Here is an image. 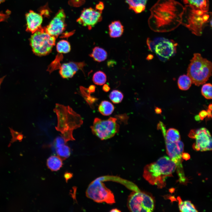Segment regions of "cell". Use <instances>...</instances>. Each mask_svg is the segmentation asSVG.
<instances>
[{"label":"cell","instance_id":"21","mask_svg":"<svg viewBox=\"0 0 212 212\" xmlns=\"http://www.w3.org/2000/svg\"><path fill=\"white\" fill-rule=\"evenodd\" d=\"M47 164L48 168L51 170L57 171L62 166V160L58 156L52 155L47 159Z\"/></svg>","mask_w":212,"mask_h":212},{"label":"cell","instance_id":"36","mask_svg":"<svg viewBox=\"0 0 212 212\" xmlns=\"http://www.w3.org/2000/svg\"><path fill=\"white\" fill-rule=\"evenodd\" d=\"M102 90L105 92H108L110 90V87L107 84H105L102 87Z\"/></svg>","mask_w":212,"mask_h":212},{"label":"cell","instance_id":"2","mask_svg":"<svg viewBox=\"0 0 212 212\" xmlns=\"http://www.w3.org/2000/svg\"><path fill=\"white\" fill-rule=\"evenodd\" d=\"M57 118L56 130L61 133L65 142L74 140L73 130L80 127L83 123L81 116L69 106L56 104L54 110Z\"/></svg>","mask_w":212,"mask_h":212},{"label":"cell","instance_id":"43","mask_svg":"<svg viewBox=\"0 0 212 212\" xmlns=\"http://www.w3.org/2000/svg\"><path fill=\"white\" fill-rule=\"evenodd\" d=\"M195 118L196 121H199L200 120V118L199 115H196V116H195Z\"/></svg>","mask_w":212,"mask_h":212},{"label":"cell","instance_id":"7","mask_svg":"<svg viewBox=\"0 0 212 212\" xmlns=\"http://www.w3.org/2000/svg\"><path fill=\"white\" fill-rule=\"evenodd\" d=\"M117 120L116 118L112 117L106 120L95 118L93 125L90 127L92 133L101 140L111 138L119 131V126Z\"/></svg>","mask_w":212,"mask_h":212},{"label":"cell","instance_id":"38","mask_svg":"<svg viewBox=\"0 0 212 212\" xmlns=\"http://www.w3.org/2000/svg\"><path fill=\"white\" fill-rule=\"evenodd\" d=\"M95 87L94 85H91L88 89L89 92H94L95 90Z\"/></svg>","mask_w":212,"mask_h":212},{"label":"cell","instance_id":"13","mask_svg":"<svg viewBox=\"0 0 212 212\" xmlns=\"http://www.w3.org/2000/svg\"><path fill=\"white\" fill-rule=\"evenodd\" d=\"M166 151L170 159L177 166L181 165V161L183 151L184 144L180 140L173 142L165 141Z\"/></svg>","mask_w":212,"mask_h":212},{"label":"cell","instance_id":"14","mask_svg":"<svg viewBox=\"0 0 212 212\" xmlns=\"http://www.w3.org/2000/svg\"><path fill=\"white\" fill-rule=\"evenodd\" d=\"M143 176L149 183L152 184L158 183L162 176L159 165L154 162L146 165L144 168Z\"/></svg>","mask_w":212,"mask_h":212},{"label":"cell","instance_id":"44","mask_svg":"<svg viewBox=\"0 0 212 212\" xmlns=\"http://www.w3.org/2000/svg\"><path fill=\"white\" fill-rule=\"evenodd\" d=\"M110 211V212H120V211L119 210H118V209H117L115 208V209H112Z\"/></svg>","mask_w":212,"mask_h":212},{"label":"cell","instance_id":"10","mask_svg":"<svg viewBox=\"0 0 212 212\" xmlns=\"http://www.w3.org/2000/svg\"><path fill=\"white\" fill-rule=\"evenodd\" d=\"M194 139L196 142L193 148L196 151H201L212 150V138L210 132L204 127L196 130Z\"/></svg>","mask_w":212,"mask_h":212},{"label":"cell","instance_id":"46","mask_svg":"<svg viewBox=\"0 0 212 212\" xmlns=\"http://www.w3.org/2000/svg\"><path fill=\"white\" fill-rule=\"evenodd\" d=\"M5 0H0V4L4 2Z\"/></svg>","mask_w":212,"mask_h":212},{"label":"cell","instance_id":"4","mask_svg":"<svg viewBox=\"0 0 212 212\" xmlns=\"http://www.w3.org/2000/svg\"><path fill=\"white\" fill-rule=\"evenodd\" d=\"M209 17L210 14L208 12L186 5L184 7L181 24L193 34L200 36L202 33L203 24L208 21Z\"/></svg>","mask_w":212,"mask_h":212},{"label":"cell","instance_id":"29","mask_svg":"<svg viewBox=\"0 0 212 212\" xmlns=\"http://www.w3.org/2000/svg\"><path fill=\"white\" fill-rule=\"evenodd\" d=\"M57 51L61 53H67L71 50V46L69 42L65 40L59 41L56 45Z\"/></svg>","mask_w":212,"mask_h":212},{"label":"cell","instance_id":"27","mask_svg":"<svg viewBox=\"0 0 212 212\" xmlns=\"http://www.w3.org/2000/svg\"><path fill=\"white\" fill-rule=\"evenodd\" d=\"M57 154L62 160L68 158L71 154L70 148L65 144L56 148Z\"/></svg>","mask_w":212,"mask_h":212},{"label":"cell","instance_id":"3","mask_svg":"<svg viewBox=\"0 0 212 212\" xmlns=\"http://www.w3.org/2000/svg\"><path fill=\"white\" fill-rule=\"evenodd\" d=\"M211 62L199 53L194 54L187 69V75L192 83L199 86L205 83L211 76Z\"/></svg>","mask_w":212,"mask_h":212},{"label":"cell","instance_id":"32","mask_svg":"<svg viewBox=\"0 0 212 212\" xmlns=\"http://www.w3.org/2000/svg\"><path fill=\"white\" fill-rule=\"evenodd\" d=\"M54 141V145L55 148L66 143L64 139L61 136L57 137Z\"/></svg>","mask_w":212,"mask_h":212},{"label":"cell","instance_id":"26","mask_svg":"<svg viewBox=\"0 0 212 212\" xmlns=\"http://www.w3.org/2000/svg\"><path fill=\"white\" fill-rule=\"evenodd\" d=\"M179 208L180 211L182 212H198L194 205L189 201H183L179 199Z\"/></svg>","mask_w":212,"mask_h":212},{"label":"cell","instance_id":"18","mask_svg":"<svg viewBox=\"0 0 212 212\" xmlns=\"http://www.w3.org/2000/svg\"><path fill=\"white\" fill-rule=\"evenodd\" d=\"M108 28L109 34L111 38H117L121 37L124 30L123 26L119 21L112 22L109 25Z\"/></svg>","mask_w":212,"mask_h":212},{"label":"cell","instance_id":"5","mask_svg":"<svg viewBox=\"0 0 212 212\" xmlns=\"http://www.w3.org/2000/svg\"><path fill=\"white\" fill-rule=\"evenodd\" d=\"M55 37L49 34L45 29L40 28L33 33L30 39L34 53L38 56L49 54L55 43Z\"/></svg>","mask_w":212,"mask_h":212},{"label":"cell","instance_id":"39","mask_svg":"<svg viewBox=\"0 0 212 212\" xmlns=\"http://www.w3.org/2000/svg\"><path fill=\"white\" fill-rule=\"evenodd\" d=\"M207 115L208 118H211L212 117V115H211V110L208 109L207 110Z\"/></svg>","mask_w":212,"mask_h":212},{"label":"cell","instance_id":"24","mask_svg":"<svg viewBox=\"0 0 212 212\" xmlns=\"http://www.w3.org/2000/svg\"><path fill=\"white\" fill-rule=\"evenodd\" d=\"M163 135L165 139V141L169 142H176L180 140V139L178 131L173 128L168 129Z\"/></svg>","mask_w":212,"mask_h":212},{"label":"cell","instance_id":"1","mask_svg":"<svg viewBox=\"0 0 212 212\" xmlns=\"http://www.w3.org/2000/svg\"><path fill=\"white\" fill-rule=\"evenodd\" d=\"M184 7L175 0H158L150 9L149 26L158 32H170L181 24Z\"/></svg>","mask_w":212,"mask_h":212},{"label":"cell","instance_id":"11","mask_svg":"<svg viewBox=\"0 0 212 212\" xmlns=\"http://www.w3.org/2000/svg\"><path fill=\"white\" fill-rule=\"evenodd\" d=\"M102 11L92 8L85 9L82 11L77 21L90 29L102 19Z\"/></svg>","mask_w":212,"mask_h":212},{"label":"cell","instance_id":"23","mask_svg":"<svg viewBox=\"0 0 212 212\" xmlns=\"http://www.w3.org/2000/svg\"><path fill=\"white\" fill-rule=\"evenodd\" d=\"M114 110V105L110 102L106 100L102 101L98 107L100 112L104 116L110 115Z\"/></svg>","mask_w":212,"mask_h":212},{"label":"cell","instance_id":"34","mask_svg":"<svg viewBox=\"0 0 212 212\" xmlns=\"http://www.w3.org/2000/svg\"><path fill=\"white\" fill-rule=\"evenodd\" d=\"M199 116L200 120H203L207 115V112L205 110L201 111L199 113Z\"/></svg>","mask_w":212,"mask_h":212},{"label":"cell","instance_id":"16","mask_svg":"<svg viewBox=\"0 0 212 212\" xmlns=\"http://www.w3.org/2000/svg\"><path fill=\"white\" fill-rule=\"evenodd\" d=\"M156 162L159 167L163 177L171 175L175 171L177 166L175 163L166 156L160 157Z\"/></svg>","mask_w":212,"mask_h":212},{"label":"cell","instance_id":"31","mask_svg":"<svg viewBox=\"0 0 212 212\" xmlns=\"http://www.w3.org/2000/svg\"><path fill=\"white\" fill-rule=\"evenodd\" d=\"M212 85L210 83L204 84L201 89V94L206 98L208 99H212Z\"/></svg>","mask_w":212,"mask_h":212},{"label":"cell","instance_id":"12","mask_svg":"<svg viewBox=\"0 0 212 212\" xmlns=\"http://www.w3.org/2000/svg\"><path fill=\"white\" fill-rule=\"evenodd\" d=\"M65 15L63 10H59L45 29V30L50 35L56 38L65 29Z\"/></svg>","mask_w":212,"mask_h":212},{"label":"cell","instance_id":"15","mask_svg":"<svg viewBox=\"0 0 212 212\" xmlns=\"http://www.w3.org/2000/svg\"><path fill=\"white\" fill-rule=\"evenodd\" d=\"M26 30L33 33L41 28L43 17L40 14L31 10L26 14Z\"/></svg>","mask_w":212,"mask_h":212},{"label":"cell","instance_id":"45","mask_svg":"<svg viewBox=\"0 0 212 212\" xmlns=\"http://www.w3.org/2000/svg\"><path fill=\"white\" fill-rule=\"evenodd\" d=\"M208 109L209 110H212V104H210L208 106Z\"/></svg>","mask_w":212,"mask_h":212},{"label":"cell","instance_id":"22","mask_svg":"<svg viewBox=\"0 0 212 212\" xmlns=\"http://www.w3.org/2000/svg\"><path fill=\"white\" fill-rule=\"evenodd\" d=\"M90 56L95 61L101 62L105 61L107 58V54L103 48L96 47L93 49L92 51Z\"/></svg>","mask_w":212,"mask_h":212},{"label":"cell","instance_id":"20","mask_svg":"<svg viewBox=\"0 0 212 212\" xmlns=\"http://www.w3.org/2000/svg\"><path fill=\"white\" fill-rule=\"evenodd\" d=\"M184 3L203 11L207 12L209 8L208 0H182Z\"/></svg>","mask_w":212,"mask_h":212},{"label":"cell","instance_id":"42","mask_svg":"<svg viewBox=\"0 0 212 212\" xmlns=\"http://www.w3.org/2000/svg\"><path fill=\"white\" fill-rule=\"evenodd\" d=\"M153 58V56L151 54H149L148 55L146 58V59L148 60H150L152 59Z\"/></svg>","mask_w":212,"mask_h":212},{"label":"cell","instance_id":"25","mask_svg":"<svg viewBox=\"0 0 212 212\" xmlns=\"http://www.w3.org/2000/svg\"><path fill=\"white\" fill-rule=\"evenodd\" d=\"M192 83L191 79L187 75L183 74L180 76L178 79V86L179 89L181 90H188Z\"/></svg>","mask_w":212,"mask_h":212},{"label":"cell","instance_id":"35","mask_svg":"<svg viewBox=\"0 0 212 212\" xmlns=\"http://www.w3.org/2000/svg\"><path fill=\"white\" fill-rule=\"evenodd\" d=\"M104 8V4L103 2H100L96 6V9L98 10L102 11Z\"/></svg>","mask_w":212,"mask_h":212},{"label":"cell","instance_id":"19","mask_svg":"<svg viewBox=\"0 0 212 212\" xmlns=\"http://www.w3.org/2000/svg\"><path fill=\"white\" fill-rule=\"evenodd\" d=\"M148 0H125L130 9L133 10L136 13H141L145 9L146 4Z\"/></svg>","mask_w":212,"mask_h":212},{"label":"cell","instance_id":"40","mask_svg":"<svg viewBox=\"0 0 212 212\" xmlns=\"http://www.w3.org/2000/svg\"><path fill=\"white\" fill-rule=\"evenodd\" d=\"M155 112L157 114H160L162 112V110L160 108L156 107L155 109Z\"/></svg>","mask_w":212,"mask_h":212},{"label":"cell","instance_id":"30","mask_svg":"<svg viewBox=\"0 0 212 212\" xmlns=\"http://www.w3.org/2000/svg\"><path fill=\"white\" fill-rule=\"evenodd\" d=\"M123 95L120 91L117 90H112L109 95V98L114 104L120 103L123 98Z\"/></svg>","mask_w":212,"mask_h":212},{"label":"cell","instance_id":"28","mask_svg":"<svg viewBox=\"0 0 212 212\" xmlns=\"http://www.w3.org/2000/svg\"><path fill=\"white\" fill-rule=\"evenodd\" d=\"M107 77L105 74L103 72L99 71L96 72L93 75L92 80L96 85H102L106 82Z\"/></svg>","mask_w":212,"mask_h":212},{"label":"cell","instance_id":"41","mask_svg":"<svg viewBox=\"0 0 212 212\" xmlns=\"http://www.w3.org/2000/svg\"><path fill=\"white\" fill-rule=\"evenodd\" d=\"M65 177L66 179H69L71 178V175L70 173H67L65 174Z\"/></svg>","mask_w":212,"mask_h":212},{"label":"cell","instance_id":"8","mask_svg":"<svg viewBox=\"0 0 212 212\" xmlns=\"http://www.w3.org/2000/svg\"><path fill=\"white\" fill-rule=\"evenodd\" d=\"M127 206L131 212H151L154 210V203L153 198L147 194L134 191L129 196Z\"/></svg>","mask_w":212,"mask_h":212},{"label":"cell","instance_id":"17","mask_svg":"<svg viewBox=\"0 0 212 212\" xmlns=\"http://www.w3.org/2000/svg\"><path fill=\"white\" fill-rule=\"evenodd\" d=\"M83 63L72 62L63 64L60 67L59 73L63 78H71L83 66Z\"/></svg>","mask_w":212,"mask_h":212},{"label":"cell","instance_id":"6","mask_svg":"<svg viewBox=\"0 0 212 212\" xmlns=\"http://www.w3.org/2000/svg\"><path fill=\"white\" fill-rule=\"evenodd\" d=\"M104 177H98L91 182L86 192V196L94 201L109 204L115 203L113 193L102 182Z\"/></svg>","mask_w":212,"mask_h":212},{"label":"cell","instance_id":"9","mask_svg":"<svg viewBox=\"0 0 212 212\" xmlns=\"http://www.w3.org/2000/svg\"><path fill=\"white\" fill-rule=\"evenodd\" d=\"M153 41L155 45L154 51L160 58L169 59L176 53L177 44L173 40L160 38Z\"/></svg>","mask_w":212,"mask_h":212},{"label":"cell","instance_id":"33","mask_svg":"<svg viewBox=\"0 0 212 212\" xmlns=\"http://www.w3.org/2000/svg\"><path fill=\"white\" fill-rule=\"evenodd\" d=\"M147 44L149 49L152 52H154L155 45L153 41L150 38H148L147 40Z\"/></svg>","mask_w":212,"mask_h":212},{"label":"cell","instance_id":"37","mask_svg":"<svg viewBox=\"0 0 212 212\" xmlns=\"http://www.w3.org/2000/svg\"><path fill=\"white\" fill-rule=\"evenodd\" d=\"M182 158L186 160L190 158L189 155L187 153H183Z\"/></svg>","mask_w":212,"mask_h":212}]
</instances>
